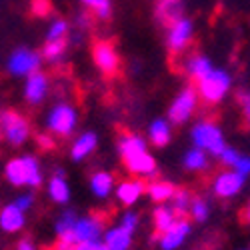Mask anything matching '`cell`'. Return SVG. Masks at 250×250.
<instances>
[{
    "label": "cell",
    "mask_w": 250,
    "mask_h": 250,
    "mask_svg": "<svg viewBox=\"0 0 250 250\" xmlns=\"http://www.w3.org/2000/svg\"><path fill=\"white\" fill-rule=\"evenodd\" d=\"M136 224H138V216L134 214V212H126L122 216V220H120V226H124V228H128V230L132 232L134 228H136Z\"/></svg>",
    "instance_id": "f35d334b"
},
{
    "label": "cell",
    "mask_w": 250,
    "mask_h": 250,
    "mask_svg": "<svg viewBox=\"0 0 250 250\" xmlns=\"http://www.w3.org/2000/svg\"><path fill=\"white\" fill-rule=\"evenodd\" d=\"M78 124V112L72 104L60 102L50 110L46 118V128L50 134H56L60 138H68Z\"/></svg>",
    "instance_id": "277c9868"
},
{
    "label": "cell",
    "mask_w": 250,
    "mask_h": 250,
    "mask_svg": "<svg viewBox=\"0 0 250 250\" xmlns=\"http://www.w3.org/2000/svg\"><path fill=\"white\" fill-rule=\"evenodd\" d=\"M74 248H76V242L66 240V238H58L52 250H74Z\"/></svg>",
    "instance_id": "ab89813d"
},
{
    "label": "cell",
    "mask_w": 250,
    "mask_h": 250,
    "mask_svg": "<svg viewBox=\"0 0 250 250\" xmlns=\"http://www.w3.org/2000/svg\"><path fill=\"white\" fill-rule=\"evenodd\" d=\"M188 234H190V222H188V218H176V222L160 236V244H162L164 250H174V248H178L184 242V238Z\"/></svg>",
    "instance_id": "5bb4252c"
},
{
    "label": "cell",
    "mask_w": 250,
    "mask_h": 250,
    "mask_svg": "<svg viewBox=\"0 0 250 250\" xmlns=\"http://www.w3.org/2000/svg\"><path fill=\"white\" fill-rule=\"evenodd\" d=\"M16 204H18V208H22V210H28V208L34 204V196L32 194H26V196H20L18 200H16Z\"/></svg>",
    "instance_id": "60d3db41"
},
{
    "label": "cell",
    "mask_w": 250,
    "mask_h": 250,
    "mask_svg": "<svg viewBox=\"0 0 250 250\" xmlns=\"http://www.w3.org/2000/svg\"><path fill=\"white\" fill-rule=\"evenodd\" d=\"M196 84H198L196 92L200 100H204L206 104H218L228 94V90H230L232 80L228 72L214 68L210 74H206L202 80H198Z\"/></svg>",
    "instance_id": "7a4b0ae2"
},
{
    "label": "cell",
    "mask_w": 250,
    "mask_h": 250,
    "mask_svg": "<svg viewBox=\"0 0 250 250\" xmlns=\"http://www.w3.org/2000/svg\"><path fill=\"white\" fill-rule=\"evenodd\" d=\"M104 230V216L92 212L86 218H80L74 224V238L76 242H96Z\"/></svg>",
    "instance_id": "30bf717a"
},
{
    "label": "cell",
    "mask_w": 250,
    "mask_h": 250,
    "mask_svg": "<svg viewBox=\"0 0 250 250\" xmlns=\"http://www.w3.org/2000/svg\"><path fill=\"white\" fill-rule=\"evenodd\" d=\"M40 62H42V56L38 52H32L28 48H18L10 54L8 58V72L14 76H30L34 72H38Z\"/></svg>",
    "instance_id": "52a82bcc"
},
{
    "label": "cell",
    "mask_w": 250,
    "mask_h": 250,
    "mask_svg": "<svg viewBox=\"0 0 250 250\" xmlns=\"http://www.w3.org/2000/svg\"><path fill=\"white\" fill-rule=\"evenodd\" d=\"M194 196L188 190H176V194L172 196V210L178 218H186V214H190V206H192Z\"/></svg>",
    "instance_id": "484cf974"
},
{
    "label": "cell",
    "mask_w": 250,
    "mask_h": 250,
    "mask_svg": "<svg viewBox=\"0 0 250 250\" xmlns=\"http://www.w3.org/2000/svg\"><path fill=\"white\" fill-rule=\"evenodd\" d=\"M242 216H244V220L250 224V200H248V204H246V208H244V214H242Z\"/></svg>",
    "instance_id": "f6af8a7d"
},
{
    "label": "cell",
    "mask_w": 250,
    "mask_h": 250,
    "mask_svg": "<svg viewBox=\"0 0 250 250\" xmlns=\"http://www.w3.org/2000/svg\"><path fill=\"white\" fill-rule=\"evenodd\" d=\"M66 32H68V22L62 18H56L48 28L46 40H62V38H66Z\"/></svg>",
    "instance_id": "1f68e13d"
},
{
    "label": "cell",
    "mask_w": 250,
    "mask_h": 250,
    "mask_svg": "<svg viewBox=\"0 0 250 250\" xmlns=\"http://www.w3.org/2000/svg\"><path fill=\"white\" fill-rule=\"evenodd\" d=\"M94 12H96V16L98 18H110V12H112V4H110V0H102V2L94 8Z\"/></svg>",
    "instance_id": "74e56055"
},
{
    "label": "cell",
    "mask_w": 250,
    "mask_h": 250,
    "mask_svg": "<svg viewBox=\"0 0 250 250\" xmlns=\"http://www.w3.org/2000/svg\"><path fill=\"white\" fill-rule=\"evenodd\" d=\"M146 192L150 194V198L154 202L164 204V202L172 200V196L176 194V188H174V184L166 182V180H156V182H152V184L146 186Z\"/></svg>",
    "instance_id": "7402d4cb"
},
{
    "label": "cell",
    "mask_w": 250,
    "mask_h": 250,
    "mask_svg": "<svg viewBox=\"0 0 250 250\" xmlns=\"http://www.w3.org/2000/svg\"><path fill=\"white\" fill-rule=\"evenodd\" d=\"M6 178L10 184L14 186H26V166H24V158H12L6 164Z\"/></svg>",
    "instance_id": "cb8c5ba5"
},
{
    "label": "cell",
    "mask_w": 250,
    "mask_h": 250,
    "mask_svg": "<svg viewBox=\"0 0 250 250\" xmlns=\"http://www.w3.org/2000/svg\"><path fill=\"white\" fill-rule=\"evenodd\" d=\"M238 152L234 150V148H230V146H226L224 150H222V154L218 156V160L222 162V164H226V166H234V162L238 160Z\"/></svg>",
    "instance_id": "836d02e7"
},
{
    "label": "cell",
    "mask_w": 250,
    "mask_h": 250,
    "mask_svg": "<svg viewBox=\"0 0 250 250\" xmlns=\"http://www.w3.org/2000/svg\"><path fill=\"white\" fill-rule=\"evenodd\" d=\"M184 166L188 170H194V172H198V170H206L208 168V156H206V150H202V148H192V150H188L184 154Z\"/></svg>",
    "instance_id": "4316f807"
},
{
    "label": "cell",
    "mask_w": 250,
    "mask_h": 250,
    "mask_svg": "<svg viewBox=\"0 0 250 250\" xmlns=\"http://www.w3.org/2000/svg\"><path fill=\"white\" fill-rule=\"evenodd\" d=\"M148 136L154 146H166L170 142V124L162 118L152 120L148 126Z\"/></svg>",
    "instance_id": "44dd1931"
},
{
    "label": "cell",
    "mask_w": 250,
    "mask_h": 250,
    "mask_svg": "<svg viewBox=\"0 0 250 250\" xmlns=\"http://www.w3.org/2000/svg\"><path fill=\"white\" fill-rule=\"evenodd\" d=\"M66 38H62V40H46V44L42 48V58H46L48 62H58L62 56H64L66 52Z\"/></svg>",
    "instance_id": "83f0119b"
},
{
    "label": "cell",
    "mask_w": 250,
    "mask_h": 250,
    "mask_svg": "<svg viewBox=\"0 0 250 250\" xmlns=\"http://www.w3.org/2000/svg\"><path fill=\"white\" fill-rule=\"evenodd\" d=\"M192 142H194L196 148H202L206 152H210L216 158L226 148L222 130L218 128V124H214L210 120H202V122H198L196 126L192 128Z\"/></svg>",
    "instance_id": "3957f363"
},
{
    "label": "cell",
    "mask_w": 250,
    "mask_h": 250,
    "mask_svg": "<svg viewBox=\"0 0 250 250\" xmlns=\"http://www.w3.org/2000/svg\"><path fill=\"white\" fill-rule=\"evenodd\" d=\"M96 144H98V138L94 132H84V134H80L74 144H72V148H70V156L72 160H82V158H86L94 148H96Z\"/></svg>",
    "instance_id": "ac0fdd59"
},
{
    "label": "cell",
    "mask_w": 250,
    "mask_h": 250,
    "mask_svg": "<svg viewBox=\"0 0 250 250\" xmlns=\"http://www.w3.org/2000/svg\"><path fill=\"white\" fill-rule=\"evenodd\" d=\"M114 178L110 172H94L90 178V188L98 198H106L112 192Z\"/></svg>",
    "instance_id": "603a6c76"
},
{
    "label": "cell",
    "mask_w": 250,
    "mask_h": 250,
    "mask_svg": "<svg viewBox=\"0 0 250 250\" xmlns=\"http://www.w3.org/2000/svg\"><path fill=\"white\" fill-rule=\"evenodd\" d=\"M142 192H146V186H144L142 180H126L118 184L116 188V196L124 206H132L142 196Z\"/></svg>",
    "instance_id": "e0dca14e"
},
{
    "label": "cell",
    "mask_w": 250,
    "mask_h": 250,
    "mask_svg": "<svg viewBox=\"0 0 250 250\" xmlns=\"http://www.w3.org/2000/svg\"><path fill=\"white\" fill-rule=\"evenodd\" d=\"M32 10L38 16H46L50 12V0H32Z\"/></svg>",
    "instance_id": "8d00e7d4"
},
{
    "label": "cell",
    "mask_w": 250,
    "mask_h": 250,
    "mask_svg": "<svg viewBox=\"0 0 250 250\" xmlns=\"http://www.w3.org/2000/svg\"><path fill=\"white\" fill-rule=\"evenodd\" d=\"M194 34V26L188 18H180L178 22H174L172 26H168V36H166V42H168L170 52H184L188 48L190 40Z\"/></svg>",
    "instance_id": "9c48e42d"
},
{
    "label": "cell",
    "mask_w": 250,
    "mask_h": 250,
    "mask_svg": "<svg viewBox=\"0 0 250 250\" xmlns=\"http://www.w3.org/2000/svg\"><path fill=\"white\" fill-rule=\"evenodd\" d=\"M36 144L42 150H54V146H56V142L50 134H36Z\"/></svg>",
    "instance_id": "d590c367"
},
{
    "label": "cell",
    "mask_w": 250,
    "mask_h": 250,
    "mask_svg": "<svg viewBox=\"0 0 250 250\" xmlns=\"http://www.w3.org/2000/svg\"><path fill=\"white\" fill-rule=\"evenodd\" d=\"M48 86H50V82H48V76L42 74V72H34L28 76L26 80V84H24V98L28 104H40L44 100V96L48 94Z\"/></svg>",
    "instance_id": "4fadbf2b"
},
{
    "label": "cell",
    "mask_w": 250,
    "mask_h": 250,
    "mask_svg": "<svg viewBox=\"0 0 250 250\" xmlns=\"http://www.w3.org/2000/svg\"><path fill=\"white\" fill-rule=\"evenodd\" d=\"M208 212H210V208H208V202L200 196H194L192 200V206H190V216L196 220V222H204L208 218Z\"/></svg>",
    "instance_id": "f546056e"
},
{
    "label": "cell",
    "mask_w": 250,
    "mask_h": 250,
    "mask_svg": "<svg viewBox=\"0 0 250 250\" xmlns=\"http://www.w3.org/2000/svg\"><path fill=\"white\" fill-rule=\"evenodd\" d=\"M198 98H200L198 92L194 88H190V86L180 90V94L172 100L170 108H168V120L172 124H184L194 114V110L198 106Z\"/></svg>",
    "instance_id": "8992f818"
},
{
    "label": "cell",
    "mask_w": 250,
    "mask_h": 250,
    "mask_svg": "<svg viewBox=\"0 0 250 250\" xmlns=\"http://www.w3.org/2000/svg\"><path fill=\"white\" fill-rule=\"evenodd\" d=\"M48 192H50V198L58 204H66L68 198H70V188H68V184L64 180V176H60V174H54L48 182Z\"/></svg>",
    "instance_id": "d4e9b609"
},
{
    "label": "cell",
    "mask_w": 250,
    "mask_h": 250,
    "mask_svg": "<svg viewBox=\"0 0 250 250\" xmlns=\"http://www.w3.org/2000/svg\"><path fill=\"white\" fill-rule=\"evenodd\" d=\"M184 14V4L182 0H158L156 8H154V16L162 26H172L174 22H178Z\"/></svg>",
    "instance_id": "7c38bea8"
},
{
    "label": "cell",
    "mask_w": 250,
    "mask_h": 250,
    "mask_svg": "<svg viewBox=\"0 0 250 250\" xmlns=\"http://www.w3.org/2000/svg\"><path fill=\"white\" fill-rule=\"evenodd\" d=\"M0 134H2V138L8 140L12 146H20V144H24L30 136V124L20 112L4 110V112H0Z\"/></svg>",
    "instance_id": "5b68a950"
},
{
    "label": "cell",
    "mask_w": 250,
    "mask_h": 250,
    "mask_svg": "<svg viewBox=\"0 0 250 250\" xmlns=\"http://www.w3.org/2000/svg\"><path fill=\"white\" fill-rule=\"evenodd\" d=\"M76 222H78V218H76L74 212H64V214L58 218V222H56V234L62 236V234H66V232H72Z\"/></svg>",
    "instance_id": "4dcf8cb0"
},
{
    "label": "cell",
    "mask_w": 250,
    "mask_h": 250,
    "mask_svg": "<svg viewBox=\"0 0 250 250\" xmlns=\"http://www.w3.org/2000/svg\"><path fill=\"white\" fill-rule=\"evenodd\" d=\"M244 178L242 174H238L236 170H224L220 172L216 178H214V184H212V190L218 198H232L236 196L242 186H244Z\"/></svg>",
    "instance_id": "8fae6325"
},
{
    "label": "cell",
    "mask_w": 250,
    "mask_h": 250,
    "mask_svg": "<svg viewBox=\"0 0 250 250\" xmlns=\"http://www.w3.org/2000/svg\"><path fill=\"white\" fill-rule=\"evenodd\" d=\"M0 138H2V134H0Z\"/></svg>",
    "instance_id": "bcb514c9"
},
{
    "label": "cell",
    "mask_w": 250,
    "mask_h": 250,
    "mask_svg": "<svg viewBox=\"0 0 250 250\" xmlns=\"http://www.w3.org/2000/svg\"><path fill=\"white\" fill-rule=\"evenodd\" d=\"M82 2H84L86 6H90V8L94 10V8H96V6H98V4L102 2V0H82Z\"/></svg>",
    "instance_id": "ee69618b"
},
{
    "label": "cell",
    "mask_w": 250,
    "mask_h": 250,
    "mask_svg": "<svg viewBox=\"0 0 250 250\" xmlns=\"http://www.w3.org/2000/svg\"><path fill=\"white\" fill-rule=\"evenodd\" d=\"M176 214H174V210H172V206H158L156 210H154V238H158V236H162L168 228L176 222Z\"/></svg>",
    "instance_id": "ffe728a7"
},
{
    "label": "cell",
    "mask_w": 250,
    "mask_h": 250,
    "mask_svg": "<svg viewBox=\"0 0 250 250\" xmlns=\"http://www.w3.org/2000/svg\"><path fill=\"white\" fill-rule=\"evenodd\" d=\"M24 226V210L18 208V204H6L0 208V228L4 232H18Z\"/></svg>",
    "instance_id": "9a60e30c"
},
{
    "label": "cell",
    "mask_w": 250,
    "mask_h": 250,
    "mask_svg": "<svg viewBox=\"0 0 250 250\" xmlns=\"http://www.w3.org/2000/svg\"><path fill=\"white\" fill-rule=\"evenodd\" d=\"M232 168H234L238 174L248 176V174H250V156H238V160L234 162Z\"/></svg>",
    "instance_id": "e575fe53"
},
{
    "label": "cell",
    "mask_w": 250,
    "mask_h": 250,
    "mask_svg": "<svg viewBox=\"0 0 250 250\" xmlns=\"http://www.w3.org/2000/svg\"><path fill=\"white\" fill-rule=\"evenodd\" d=\"M236 100L240 104V112L244 116V124H246V126H250V92L248 90H238Z\"/></svg>",
    "instance_id": "d6a6232c"
},
{
    "label": "cell",
    "mask_w": 250,
    "mask_h": 250,
    "mask_svg": "<svg viewBox=\"0 0 250 250\" xmlns=\"http://www.w3.org/2000/svg\"><path fill=\"white\" fill-rule=\"evenodd\" d=\"M92 56H94V62H96V66L102 74L112 76V74L118 72L120 56H118L114 44L108 42V40H98V42L94 44V48H92Z\"/></svg>",
    "instance_id": "ba28073f"
},
{
    "label": "cell",
    "mask_w": 250,
    "mask_h": 250,
    "mask_svg": "<svg viewBox=\"0 0 250 250\" xmlns=\"http://www.w3.org/2000/svg\"><path fill=\"white\" fill-rule=\"evenodd\" d=\"M100 242H78L74 250H98Z\"/></svg>",
    "instance_id": "b9f144b4"
},
{
    "label": "cell",
    "mask_w": 250,
    "mask_h": 250,
    "mask_svg": "<svg viewBox=\"0 0 250 250\" xmlns=\"http://www.w3.org/2000/svg\"><path fill=\"white\" fill-rule=\"evenodd\" d=\"M22 158H24V166H26V186H30V188H38V186L42 184V174H40L38 160L30 154H26Z\"/></svg>",
    "instance_id": "f1b7e54d"
},
{
    "label": "cell",
    "mask_w": 250,
    "mask_h": 250,
    "mask_svg": "<svg viewBox=\"0 0 250 250\" xmlns=\"http://www.w3.org/2000/svg\"><path fill=\"white\" fill-rule=\"evenodd\" d=\"M182 68H184V72L188 74L194 82L202 80L206 74H210L214 70L212 68V62L208 60L206 56H202V54H190V56H186Z\"/></svg>",
    "instance_id": "2e32d148"
},
{
    "label": "cell",
    "mask_w": 250,
    "mask_h": 250,
    "mask_svg": "<svg viewBox=\"0 0 250 250\" xmlns=\"http://www.w3.org/2000/svg\"><path fill=\"white\" fill-rule=\"evenodd\" d=\"M130 240H132V232L124 226L112 228V230H108L106 236H104V244L110 250H128Z\"/></svg>",
    "instance_id": "d6986e66"
},
{
    "label": "cell",
    "mask_w": 250,
    "mask_h": 250,
    "mask_svg": "<svg viewBox=\"0 0 250 250\" xmlns=\"http://www.w3.org/2000/svg\"><path fill=\"white\" fill-rule=\"evenodd\" d=\"M118 150L126 170L136 176H150L156 170V160L146 150V140L140 134L124 132L118 138Z\"/></svg>",
    "instance_id": "6da1fadb"
},
{
    "label": "cell",
    "mask_w": 250,
    "mask_h": 250,
    "mask_svg": "<svg viewBox=\"0 0 250 250\" xmlns=\"http://www.w3.org/2000/svg\"><path fill=\"white\" fill-rule=\"evenodd\" d=\"M16 250H36V248L32 246V242H30V240H20V242H18V246H16Z\"/></svg>",
    "instance_id": "7bdbcfd3"
}]
</instances>
